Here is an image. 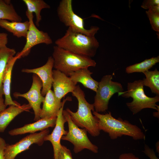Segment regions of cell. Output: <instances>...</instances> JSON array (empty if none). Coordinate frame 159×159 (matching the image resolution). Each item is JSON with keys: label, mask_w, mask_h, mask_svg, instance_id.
<instances>
[{"label": "cell", "mask_w": 159, "mask_h": 159, "mask_svg": "<svg viewBox=\"0 0 159 159\" xmlns=\"http://www.w3.org/2000/svg\"><path fill=\"white\" fill-rule=\"evenodd\" d=\"M92 114L97 119L100 130L108 133L112 139H116L123 135L130 136L135 140L145 139V134L138 127L120 118H115L110 112L102 114L94 111Z\"/></svg>", "instance_id": "1"}, {"label": "cell", "mask_w": 159, "mask_h": 159, "mask_svg": "<svg viewBox=\"0 0 159 159\" xmlns=\"http://www.w3.org/2000/svg\"><path fill=\"white\" fill-rule=\"evenodd\" d=\"M72 93V95L75 97L78 101V109L76 112H73L68 108L66 110L72 120L78 127L85 129L92 136H98L100 130L98 127V120L92 112V111H95L93 104L87 101L84 92L79 85L76 86Z\"/></svg>", "instance_id": "2"}, {"label": "cell", "mask_w": 159, "mask_h": 159, "mask_svg": "<svg viewBox=\"0 0 159 159\" xmlns=\"http://www.w3.org/2000/svg\"><path fill=\"white\" fill-rule=\"evenodd\" d=\"M55 43L64 49L91 58L95 55L99 46L95 36H87L68 28L64 35L57 39Z\"/></svg>", "instance_id": "3"}, {"label": "cell", "mask_w": 159, "mask_h": 159, "mask_svg": "<svg viewBox=\"0 0 159 159\" xmlns=\"http://www.w3.org/2000/svg\"><path fill=\"white\" fill-rule=\"evenodd\" d=\"M52 57L53 67L67 76L71 72L82 68L95 67V61L90 57L78 54L57 46L53 47Z\"/></svg>", "instance_id": "4"}, {"label": "cell", "mask_w": 159, "mask_h": 159, "mask_svg": "<svg viewBox=\"0 0 159 159\" xmlns=\"http://www.w3.org/2000/svg\"><path fill=\"white\" fill-rule=\"evenodd\" d=\"M143 87V80H139L128 83L127 90L118 93V96L132 98V102L126 104L133 115L145 108L159 110V106L156 103L159 101V95H156L154 97L147 96L145 94Z\"/></svg>", "instance_id": "5"}, {"label": "cell", "mask_w": 159, "mask_h": 159, "mask_svg": "<svg viewBox=\"0 0 159 159\" xmlns=\"http://www.w3.org/2000/svg\"><path fill=\"white\" fill-rule=\"evenodd\" d=\"M72 2V0H62L60 1L57 9L60 21L73 31L88 36H94L99 28L92 26L89 29H86L84 19L74 12Z\"/></svg>", "instance_id": "6"}, {"label": "cell", "mask_w": 159, "mask_h": 159, "mask_svg": "<svg viewBox=\"0 0 159 159\" xmlns=\"http://www.w3.org/2000/svg\"><path fill=\"white\" fill-rule=\"evenodd\" d=\"M62 114L67 122L69 130L67 134L63 136L61 140L69 141L72 143L75 153H78L85 149L97 153L98 148L90 140L87 131L85 129L80 128L72 120L66 110H63Z\"/></svg>", "instance_id": "7"}, {"label": "cell", "mask_w": 159, "mask_h": 159, "mask_svg": "<svg viewBox=\"0 0 159 159\" xmlns=\"http://www.w3.org/2000/svg\"><path fill=\"white\" fill-rule=\"evenodd\" d=\"M112 75L104 76L99 82L93 104L95 111L105 112L108 109L109 100L112 96L117 92L123 91L121 83L112 80Z\"/></svg>", "instance_id": "8"}, {"label": "cell", "mask_w": 159, "mask_h": 159, "mask_svg": "<svg viewBox=\"0 0 159 159\" xmlns=\"http://www.w3.org/2000/svg\"><path fill=\"white\" fill-rule=\"evenodd\" d=\"M26 14L29 20V28L26 38V44L22 50L15 56L18 59L28 56L32 48L36 45L40 44L49 45L52 43V40L49 34L39 30L36 26L33 21V13L26 10Z\"/></svg>", "instance_id": "9"}, {"label": "cell", "mask_w": 159, "mask_h": 159, "mask_svg": "<svg viewBox=\"0 0 159 159\" xmlns=\"http://www.w3.org/2000/svg\"><path fill=\"white\" fill-rule=\"evenodd\" d=\"M49 132V129H47L39 133H31L14 144H6L4 150L5 159H14L17 155L29 149L33 144L42 145Z\"/></svg>", "instance_id": "10"}, {"label": "cell", "mask_w": 159, "mask_h": 159, "mask_svg": "<svg viewBox=\"0 0 159 159\" xmlns=\"http://www.w3.org/2000/svg\"><path fill=\"white\" fill-rule=\"evenodd\" d=\"M42 82L36 74H34L32 76V83L31 87L28 92L22 94L19 92L14 93V96L16 98L21 97L26 99L29 104L33 109L34 114V121H37L40 119V114L42 109L41 105L43 103L44 97L41 94Z\"/></svg>", "instance_id": "11"}, {"label": "cell", "mask_w": 159, "mask_h": 159, "mask_svg": "<svg viewBox=\"0 0 159 159\" xmlns=\"http://www.w3.org/2000/svg\"><path fill=\"white\" fill-rule=\"evenodd\" d=\"M65 103H63L58 113L53 130L51 134H48L44 138V141H49L52 145L54 159H58L59 152L62 145L61 140L62 136L66 135L68 132L64 130V125L67 121L62 114Z\"/></svg>", "instance_id": "12"}, {"label": "cell", "mask_w": 159, "mask_h": 159, "mask_svg": "<svg viewBox=\"0 0 159 159\" xmlns=\"http://www.w3.org/2000/svg\"><path fill=\"white\" fill-rule=\"evenodd\" d=\"M52 77L53 92L57 99L61 101L67 94L74 90L76 84L69 77L58 70H52Z\"/></svg>", "instance_id": "13"}, {"label": "cell", "mask_w": 159, "mask_h": 159, "mask_svg": "<svg viewBox=\"0 0 159 159\" xmlns=\"http://www.w3.org/2000/svg\"><path fill=\"white\" fill-rule=\"evenodd\" d=\"M54 60L52 56L49 57L47 62L43 66L34 69H23L21 72L27 73H33L37 75L42 84L41 94L45 96L47 91L51 89L53 82L52 68Z\"/></svg>", "instance_id": "14"}, {"label": "cell", "mask_w": 159, "mask_h": 159, "mask_svg": "<svg viewBox=\"0 0 159 159\" xmlns=\"http://www.w3.org/2000/svg\"><path fill=\"white\" fill-rule=\"evenodd\" d=\"M71 97H67L61 102L56 98L53 91L51 89L47 92L40 114V118L57 117L58 113L64 103L71 101Z\"/></svg>", "instance_id": "15"}, {"label": "cell", "mask_w": 159, "mask_h": 159, "mask_svg": "<svg viewBox=\"0 0 159 159\" xmlns=\"http://www.w3.org/2000/svg\"><path fill=\"white\" fill-rule=\"evenodd\" d=\"M57 117L40 118L32 123L26 124L21 127L12 129L9 132L12 136L24 134L27 133H33L55 126Z\"/></svg>", "instance_id": "16"}, {"label": "cell", "mask_w": 159, "mask_h": 159, "mask_svg": "<svg viewBox=\"0 0 159 159\" xmlns=\"http://www.w3.org/2000/svg\"><path fill=\"white\" fill-rule=\"evenodd\" d=\"M16 56L11 58L9 61L6 66L2 80L4 95L5 96L4 104L7 105H13L19 106L20 104L16 101L12 100L11 96V84L12 71L14 65L17 59Z\"/></svg>", "instance_id": "17"}, {"label": "cell", "mask_w": 159, "mask_h": 159, "mask_svg": "<svg viewBox=\"0 0 159 159\" xmlns=\"http://www.w3.org/2000/svg\"><path fill=\"white\" fill-rule=\"evenodd\" d=\"M92 73L88 67H86L71 72L67 76L76 84L80 83L85 87L96 92L99 82L92 78L91 75Z\"/></svg>", "instance_id": "18"}, {"label": "cell", "mask_w": 159, "mask_h": 159, "mask_svg": "<svg viewBox=\"0 0 159 159\" xmlns=\"http://www.w3.org/2000/svg\"><path fill=\"white\" fill-rule=\"evenodd\" d=\"M32 108L29 104L22 105H9L0 112V132H3L11 122L17 115L24 111H29Z\"/></svg>", "instance_id": "19"}, {"label": "cell", "mask_w": 159, "mask_h": 159, "mask_svg": "<svg viewBox=\"0 0 159 159\" xmlns=\"http://www.w3.org/2000/svg\"><path fill=\"white\" fill-rule=\"evenodd\" d=\"M29 26L28 21L22 22L0 19V27L11 33L13 35L18 38H26Z\"/></svg>", "instance_id": "20"}, {"label": "cell", "mask_w": 159, "mask_h": 159, "mask_svg": "<svg viewBox=\"0 0 159 159\" xmlns=\"http://www.w3.org/2000/svg\"><path fill=\"white\" fill-rule=\"evenodd\" d=\"M20 22L21 16L16 11L13 4L9 0H0V19Z\"/></svg>", "instance_id": "21"}, {"label": "cell", "mask_w": 159, "mask_h": 159, "mask_svg": "<svg viewBox=\"0 0 159 159\" xmlns=\"http://www.w3.org/2000/svg\"><path fill=\"white\" fill-rule=\"evenodd\" d=\"M16 53L13 49L5 46L0 49V98L4 95L2 80L6 66L9 60L14 57Z\"/></svg>", "instance_id": "22"}, {"label": "cell", "mask_w": 159, "mask_h": 159, "mask_svg": "<svg viewBox=\"0 0 159 159\" xmlns=\"http://www.w3.org/2000/svg\"><path fill=\"white\" fill-rule=\"evenodd\" d=\"M23 1L26 6L27 11L35 13L36 16L35 23L39 26L42 20L40 14L41 10L44 9H50V6L43 0H23Z\"/></svg>", "instance_id": "23"}, {"label": "cell", "mask_w": 159, "mask_h": 159, "mask_svg": "<svg viewBox=\"0 0 159 159\" xmlns=\"http://www.w3.org/2000/svg\"><path fill=\"white\" fill-rule=\"evenodd\" d=\"M146 78L143 80L144 86L150 88L152 93L159 95V71L156 68L153 71H148L143 73Z\"/></svg>", "instance_id": "24"}, {"label": "cell", "mask_w": 159, "mask_h": 159, "mask_svg": "<svg viewBox=\"0 0 159 159\" xmlns=\"http://www.w3.org/2000/svg\"><path fill=\"white\" fill-rule=\"evenodd\" d=\"M159 62V56L146 59L143 61L129 66L125 69L128 74L134 72H142L147 71L157 63Z\"/></svg>", "instance_id": "25"}, {"label": "cell", "mask_w": 159, "mask_h": 159, "mask_svg": "<svg viewBox=\"0 0 159 159\" xmlns=\"http://www.w3.org/2000/svg\"><path fill=\"white\" fill-rule=\"evenodd\" d=\"M153 30L159 32V11L150 9L146 11Z\"/></svg>", "instance_id": "26"}, {"label": "cell", "mask_w": 159, "mask_h": 159, "mask_svg": "<svg viewBox=\"0 0 159 159\" xmlns=\"http://www.w3.org/2000/svg\"><path fill=\"white\" fill-rule=\"evenodd\" d=\"M58 159H73L70 150L64 145H61Z\"/></svg>", "instance_id": "27"}, {"label": "cell", "mask_w": 159, "mask_h": 159, "mask_svg": "<svg viewBox=\"0 0 159 159\" xmlns=\"http://www.w3.org/2000/svg\"><path fill=\"white\" fill-rule=\"evenodd\" d=\"M159 4V0H144L141 7L145 9H149L153 6Z\"/></svg>", "instance_id": "28"}, {"label": "cell", "mask_w": 159, "mask_h": 159, "mask_svg": "<svg viewBox=\"0 0 159 159\" xmlns=\"http://www.w3.org/2000/svg\"><path fill=\"white\" fill-rule=\"evenodd\" d=\"M143 152L150 159H159L156 156L153 150L150 148L147 145H145L144 150Z\"/></svg>", "instance_id": "29"}, {"label": "cell", "mask_w": 159, "mask_h": 159, "mask_svg": "<svg viewBox=\"0 0 159 159\" xmlns=\"http://www.w3.org/2000/svg\"><path fill=\"white\" fill-rule=\"evenodd\" d=\"M8 42V34L5 33H0V49L6 46Z\"/></svg>", "instance_id": "30"}, {"label": "cell", "mask_w": 159, "mask_h": 159, "mask_svg": "<svg viewBox=\"0 0 159 159\" xmlns=\"http://www.w3.org/2000/svg\"><path fill=\"white\" fill-rule=\"evenodd\" d=\"M6 144L4 139L0 137V159H5L4 150Z\"/></svg>", "instance_id": "31"}, {"label": "cell", "mask_w": 159, "mask_h": 159, "mask_svg": "<svg viewBox=\"0 0 159 159\" xmlns=\"http://www.w3.org/2000/svg\"><path fill=\"white\" fill-rule=\"evenodd\" d=\"M119 159H140L131 153H124L120 155Z\"/></svg>", "instance_id": "32"}, {"label": "cell", "mask_w": 159, "mask_h": 159, "mask_svg": "<svg viewBox=\"0 0 159 159\" xmlns=\"http://www.w3.org/2000/svg\"><path fill=\"white\" fill-rule=\"evenodd\" d=\"M6 106L4 104V100L3 97L0 98V112L6 108Z\"/></svg>", "instance_id": "33"}]
</instances>
